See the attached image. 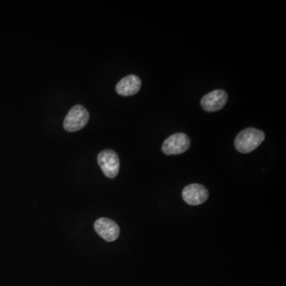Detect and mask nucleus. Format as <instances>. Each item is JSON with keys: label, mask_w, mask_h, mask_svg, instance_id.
Segmentation results:
<instances>
[{"label": "nucleus", "mask_w": 286, "mask_h": 286, "mask_svg": "<svg viewBox=\"0 0 286 286\" xmlns=\"http://www.w3.org/2000/svg\"><path fill=\"white\" fill-rule=\"evenodd\" d=\"M265 140V134L262 130L247 128L242 130L237 135L235 146L237 151L243 154L252 152Z\"/></svg>", "instance_id": "obj_1"}, {"label": "nucleus", "mask_w": 286, "mask_h": 286, "mask_svg": "<svg viewBox=\"0 0 286 286\" xmlns=\"http://www.w3.org/2000/svg\"><path fill=\"white\" fill-rule=\"evenodd\" d=\"M89 120V113L85 106L77 105L68 112L64 119V128L68 132H75L86 126Z\"/></svg>", "instance_id": "obj_2"}, {"label": "nucleus", "mask_w": 286, "mask_h": 286, "mask_svg": "<svg viewBox=\"0 0 286 286\" xmlns=\"http://www.w3.org/2000/svg\"><path fill=\"white\" fill-rule=\"evenodd\" d=\"M98 163L105 176L109 178H115L119 173V157L112 150L101 151L98 155Z\"/></svg>", "instance_id": "obj_3"}, {"label": "nucleus", "mask_w": 286, "mask_h": 286, "mask_svg": "<svg viewBox=\"0 0 286 286\" xmlns=\"http://www.w3.org/2000/svg\"><path fill=\"white\" fill-rule=\"evenodd\" d=\"M208 196V191L200 184H190L182 191V198L189 205L197 206L204 204Z\"/></svg>", "instance_id": "obj_4"}, {"label": "nucleus", "mask_w": 286, "mask_h": 286, "mask_svg": "<svg viewBox=\"0 0 286 286\" xmlns=\"http://www.w3.org/2000/svg\"><path fill=\"white\" fill-rule=\"evenodd\" d=\"M190 138L187 134L177 133L167 138L162 146V151L167 155L180 154L190 147Z\"/></svg>", "instance_id": "obj_5"}, {"label": "nucleus", "mask_w": 286, "mask_h": 286, "mask_svg": "<svg viewBox=\"0 0 286 286\" xmlns=\"http://www.w3.org/2000/svg\"><path fill=\"white\" fill-rule=\"evenodd\" d=\"M94 228L96 233L106 242L116 240L120 233L118 224L110 219H98L94 224Z\"/></svg>", "instance_id": "obj_6"}, {"label": "nucleus", "mask_w": 286, "mask_h": 286, "mask_svg": "<svg viewBox=\"0 0 286 286\" xmlns=\"http://www.w3.org/2000/svg\"><path fill=\"white\" fill-rule=\"evenodd\" d=\"M228 102V94L224 90H214L204 95L201 106L207 112H217L222 109Z\"/></svg>", "instance_id": "obj_7"}, {"label": "nucleus", "mask_w": 286, "mask_h": 286, "mask_svg": "<svg viewBox=\"0 0 286 286\" xmlns=\"http://www.w3.org/2000/svg\"><path fill=\"white\" fill-rule=\"evenodd\" d=\"M141 87V81L139 77L134 74L127 76L118 83L116 92L123 96L135 95L139 92Z\"/></svg>", "instance_id": "obj_8"}]
</instances>
